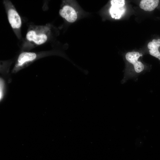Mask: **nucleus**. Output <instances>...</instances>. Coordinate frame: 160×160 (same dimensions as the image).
<instances>
[{"mask_svg": "<svg viewBox=\"0 0 160 160\" xmlns=\"http://www.w3.org/2000/svg\"><path fill=\"white\" fill-rule=\"evenodd\" d=\"M111 6L109 10L111 17L115 19H119L125 12V9L124 0H112Z\"/></svg>", "mask_w": 160, "mask_h": 160, "instance_id": "nucleus-4", "label": "nucleus"}, {"mask_svg": "<svg viewBox=\"0 0 160 160\" xmlns=\"http://www.w3.org/2000/svg\"><path fill=\"white\" fill-rule=\"evenodd\" d=\"M52 26L29 24L25 38L21 39L20 45L23 51L29 50L49 42L52 36Z\"/></svg>", "mask_w": 160, "mask_h": 160, "instance_id": "nucleus-1", "label": "nucleus"}, {"mask_svg": "<svg viewBox=\"0 0 160 160\" xmlns=\"http://www.w3.org/2000/svg\"><path fill=\"white\" fill-rule=\"evenodd\" d=\"M142 56L141 53L135 51L128 52L125 55L127 60L133 65L135 71L137 73L141 72L144 68V65L143 63L138 61L140 56Z\"/></svg>", "mask_w": 160, "mask_h": 160, "instance_id": "nucleus-5", "label": "nucleus"}, {"mask_svg": "<svg viewBox=\"0 0 160 160\" xmlns=\"http://www.w3.org/2000/svg\"><path fill=\"white\" fill-rule=\"evenodd\" d=\"M0 100L2 99L3 97V89H4V82L1 79L0 80Z\"/></svg>", "mask_w": 160, "mask_h": 160, "instance_id": "nucleus-9", "label": "nucleus"}, {"mask_svg": "<svg viewBox=\"0 0 160 160\" xmlns=\"http://www.w3.org/2000/svg\"><path fill=\"white\" fill-rule=\"evenodd\" d=\"M40 54L33 52H22L18 55L15 65L14 70L15 71H18L32 63L40 56Z\"/></svg>", "mask_w": 160, "mask_h": 160, "instance_id": "nucleus-3", "label": "nucleus"}, {"mask_svg": "<svg viewBox=\"0 0 160 160\" xmlns=\"http://www.w3.org/2000/svg\"><path fill=\"white\" fill-rule=\"evenodd\" d=\"M9 22L16 36L19 39H22L21 17L15 6L9 0L3 1Z\"/></svg>", "mask_w": 160, "mask_h": 160, "instance_id": "nucleus-2", "label": "nucleus"}, {"mask_svg": "<svg viewBox=\"0 0 160 160\" xmlns=\"http://www.w3.org/2000/svg\"><path fill=\"white\" fill-rule=\"evenodd\" d=\"M160 46V39H154L150 42L148 44V47L149 49L150 54L160 60V52L158 48Z\"/></svg>", "mask_w": 160, "mask_h": 160, "instance_id": "nucleus-7", "label": "nucleus"}, {"mask_svg": "<svg viewBox=\"0 0 160 160\" xmlns=\"http://www.w3.org/2000/svg\"><path fill=\"white\" fill-rule=\"evenodd\" d=\"M61 16L70 23L74 22L77 18V15L74 9L68 5H65L59 10Z\"/></svg>", "mask_w": 160, "mask_h": 160, "instance_id": "nucleus-6", "label": "nucleus"}, {"mask_svg": "<svg viewBox=\"0 0 160 160\" xmlns=\"http://www.w3.org/2000/svg\"><path fill=\"white\" fill-rule=\"evenodd\" d=\"M158 0H142L139 4L140 7L145 11H151L158 5Z\"/></svg>", "mask_w": 160, "mask_h": 160, "instance_id": "nucleus-8", "label": "nucleus"}]
</instances>
